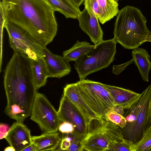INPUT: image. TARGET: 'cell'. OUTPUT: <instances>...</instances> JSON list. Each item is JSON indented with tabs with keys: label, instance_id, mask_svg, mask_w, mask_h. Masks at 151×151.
Wrapping results in <instances>:
<instances>
[{
	"label": "cell",
	"instance_id": "cell-1",
	"mask_svg": "<svg viewBox=\"0 0 151 151\" xmlns=\"http://www.w3.org/2000/svg\"><path fill=\"white\" fill-rule=\"evenodd\" d=\"M6 21L27 31L42 46L56 35L55 11L45 0H1Z\"/></svg>",
	"mask_w": 151,
	"mask_h": 151
},
{
	"label": "cell",
	"instance_id": "cell-2",
	"mask_svg": "<svg viewBox=\"0 0 151 151\" xmlns=\"http://www.w3.org/2000/svg\"><path fill=\"white\" fill-rule=\"evenodd\" d=\"M140 10L127 5L119 11L114 25L113 39L125 49H134L146 42L150 31Z\"/></svg>",
	"mask_w": 151,
	"mask_h": 151
},
{
	"label": "cell",
	"instance_id": "cell-3",
	"mask_svg": "<svg viewBox=\"0 0 151 151\" xmlns=\"http://www.w3.org/2000/svg\"><path fill=\"white\" fill-rule=\"evenodd\" d=\"M116 43L113 39L103 40L75 61L74 66L80 80L108 67L114 59Z\"/></svg>",
	"mask_w": 151,
	"mask_h": 151
},
{
	"label": "cell",
	"instance_id": "cell-4",
	"mask_svg": "<svg viewBox=\"0 0 151 151\" xmlns=\"http://www.w3.org/2000/svg\"><path fill=\"white\" fill-rule=\"evenodd\" d=\"M76 84L83 98L93 111L102 119L115 107L107 91L101 83L88 79L80 80Z\"/></svg>",
	"mask_w": 151,
	"mask_h": 151
},
{
	"label": "cell",
	"instance_id": "cell-5",
	"mask_svg": "<svg viewBox=\"0 0 151 151\" xmlns=\"http://www.w3.org/2000/svg\"><path fill=\"white\" fill-rule=\"evenodd\" d=\"M100 123L101 125L90 130L82 140V151H108L112 144L125 139L119 127L108 120Z\"/></svg>",
	"mask_w": 151,
	"mask_h": 151
},
{
	"label": "cell",
	"instance_id": "cell-6",
	"mask_svg": "<svg viewBox=\"0 0 151 151\" xmlns=\"http://www.w3.org/2000/svg\"><path fill=\"white\" fill-rule=\"evenodd\" d=\"M4 28L8 33L10 46L14 52L24 54L32 60L42 57L43 46L27 31L16 24L6 21Z\"/></svg>",
	"mask_w": 151,
	"mask_h": 151
},
{
	"label": "cell",
	"instance_id": "cell-7",
	"mask_svg": "<svg viewBox=\"0 0 151 151\" xmlns=\"http://www.w3.org/2000/svg\"><path fill=\"white\" fill-rule=\"evenodd\" d=\"M30 116L44 132L58 130L61 121L58 112L43 94L37 92Z\"/></svg>",
	"mask_w": 151,
	"mask_h": 151
},
{
	"label": "cell",
	"instance_id": "cell-8",
	"mask_svg": "<svg viewBox=\"0 0 151 151\" xmlns=\"http://www.w3.org/2000/svg\"><path fill=\"white\" fill-rule=\"evenodd\" d=\"M134 123L125 139L135 144L139 141L151 125V84L141 93Z\"/></svg>",
	"mask_w": 151,
	"mask_h": 151
},
{
	"label": "cell",
	"instance_id": "cell-9",
	"mask_svg": "<svg viewBox=\"0 0 151 151\" xmlns=\"http://www.w3.org/2000/svg\"><path fill=\"white\" fill-rule=\"evenodd\" d=\"M58 111L61 122L66 121L72 123L75 128L74 132L82 140L88 133L90 127L78 108L63 94Z\"/></svg>",
	"mask_w": 151,
	"mask_h": 151
},
{
	"label": "cell",
	"instance_id": "cell-10",
	"mask_svg": "<svg viewBox=\"0 0 151 151\" xmlns=\"http://www.w3.org/2000/svg\"><path fill=\"white\" fill-rule=\"evenodd\" d=\"M77 19L81 29L90 38L94 45L103 40V32L99 22V19L92 10L84 9L79 14Z\"/></svg>",
	"mask_w": 151,
	"mask_h": 151
},
{
	"label": "cell",
	"instance_id": "cell-11",
	"mask_svg": "<svg viewBox=\"0 0 151 151\" xmlns=\"http://www.w3.org/2000/svg\"><path fill=\"white\" fill-rule=\"evenodd\" d=\"M42 57L46 65L49 77L60 78L69 74L71 71L69 62L63 56L52 53L42 47Z\"/></svg>",
	"mask_w": 151,
	"mask_h": 151
},
{
	"label": "cell",
	"instance_id": "cell-12",
	"mask_svg": "<svg viewBox=\"0 0 151 151\" xmlns=\"http://www.w3.org/2000/svg\"><path fill=\"white\" fill-rule=\"evenodd\" d=\"M30 130L23 122L17 121L10 127L5 139L15 151H23L32 143Z\"/></svg>",
	"mask_w": 151,
	"mask_h": 151
},
{
	"label": "cell",
	"instance_id": "cell-13",
	"mask_svg": "<svg viewBox=\"0 0 151 151\" xmlns=\"http://www.w3.org/2000/svg\"><path fill=\"white\" fill-rule=\"evenodd\" d=\"M63 94L72 102L81 112L90 128L93 120L99 122L104 120L93 111L83 99L76 83L66 85L64 88Z\"/></svg>",
	"mask_w": 151,
	"mask_h": 151
},
{
	"label": "cell",
	"instance_id": "cell-14",
	"mask_svg": "<svg viewBox=\"0 0 151 151\" xmlns=\"http://www.w3.org/2000/svg\"><path fill=\"white\" fill-rule=\"evenodd\" d=\"M102 86L108 92L115 106L122 107L127 109L137 101L140 93L124 88L104 84Z\"/></svg>",
	"mask_w": 151,
	"mask_h": 151
},
{
	"label": "cell",
	"instance_id": "cell-15",
	"mask_svg": "<svg viewBox=\"0 0 151 151\" xmlns=\"http://www.w3.org/2000/svg\"><path fill=\"white\" fill-rule=\"evenodd\" d=\"M62 136L58 132H44L39 136L32 137V143L37 151H54L60 145Z\"/></svg>",
	"mask_w": 151,
	"mask_h": 151
},
{
	"label": "cell",
	"instance_id": "cell-16",
	"mask_svg": "<svg viewBox=\"0 0 151 151\" xmlns=\"http://www.w3.org/2000/svg\"><path fill=\"white\" fill-rule=\"evenodd\" d=\"M132 54V59L138 68L142 80L148 82L151 61L148 52L145 49L138 47L133 49Z\"/></svg>",
	"mask_w": 151,
	"mask_h": 151
},
{
	"label": "cell",
	"instance_id": "cell-17",
	"mask_svg": "<svg viewBox=\"0 0 151 151\" xmlns=\"http://www.w3.org/2000/svg\"><path fill=\"white\" fill-rule=\"evenodd\" d=\"M55 11L63 15L66 18L77 19L81 11L71 0H45Z\"/></svg>",
	"mask_w": 151,
	"mask_h": 151
},
{
	"label": "cell",
	"instance_id": "cell-18",
	"mask_svg": "<svg viewBox=\"0 0 151 151\" xmlns=\"http://www.w3.org/2000/svg\"><path fill=\"white\" fill-rule=\"evenodd\" d=\"M32 68L34 80L37 89L44 86L49 77L45 61L42 57L31 60Z\"/></svg>",
	"mask_w": 151,
	"mask_h": 151
},
{
	"label": "cell",
	"instance_id": "cell-19",
	"mask_svg": "<svg viewBox=\"0 0 151 151\" xmlns=\"http://www.w3.org/2000/svg\"><path fill=\"white\" fill-rule=\"evenodd\" d=\"M95 45L86 41L77 40L70 49L63 52V57L68 62L76 61L81 57L92 49Z\"/></svg>",
	"mask_w": 151,
	"mask_h": 151
},
{
	"label": "cell",
	"instance_id": "cell-20",
	"mask_svg": "<svg viewBox=\"0 0 151 151\" xmlns=\"http://www.w3.org/2000/svg\"><path fill=\"white\" fill-rule=\"evenodd\" d=\"M99 5L101 15L99 20L104 24L116 16L119 10L116 0H97Z\"/></svg>",
	"mask_w": 151,
	"mask_h": 151
},
{
	"label": "cell",
	"instance_id": "cell-21",
	"mask_svg": "<svg viewBox=\"0 0 151 151\" xmlns=\"http://www.w3.org/2000/svg\"><path fill=\"white\" fill-rule=\"evenodd\" d=\"M82 141L74 132L62 134L59 150L82 151Z\"/></svg>",
	"mask_w": 151,
	"mask_h": 151
},
{
	"label": "cell",
	"instance_id": "cell-22",
	"mask_svg": "<svg viewBox=\"0 0 151 151\" xmlns=\"http://www.w3.org/2000/svg\"><path fill=\"white\" fill-rule=\"evenodd\" d=\"M135 151H151V125L144 133L140 140L135 145Z\"/></svg>",
	"mask_w": 151,
	"mask_h": 151
},
{
	"label": "cell",
	"instance_id": "cell-23",
	"mask_svg": "<svg viewBox=\"0 0 151 151\" xmlns=\"http://www.w3.org/2000/svg\"><path fill=\"white\" fill-rule=\"evenodd\" d=\"M135 145L130 141L124 139L112 144L108 151H135Z\"/></svg>",
	"mask_w": 151,
	"mask_h": 151
},
{
	"label": "cell",
	"instance_id": "cell-24",
	"mask_svg": "<svg viewBox=\"0 0 151 151\" xmlns=\"http://www.w3.org/2000/svg\"><path fill=\"white\" fill-rule=\"evenodd\" d=\"M106 118L122 129L124 128L126 124L127 121L124 116L113 111H109L106 114Z\"/></svg>",
	"mask_w": 151,
	"mask_h": 151
},
{
	"label": "cell",
	"instance_id": "cell-25",
	"mask_svg": "<svg viewBox=\"0 0 151 151\" xmlns=\"http://www.w3.org/2000/svg\"><path fill=\"white\" fill-rule=\"evenodd\" d=\"M84 4L85 8L88 10L92 11L99 19L101 12L97 0H85Z\"/></svg>",
	"mask_w": 151,
	"mask_h": 151
},
{
	"label": "cell",
	"instance_id": "cell-26",
	"mask_svg": "<svg viewBox=\"0 0 151 151\" xmlns=\"http://www.w3.org/2000/svg\"><path fill=\"white\" fill-rule=\"evenodd\" d=\"M58 130L62 134H68L73 132L75 128L71 123L66 121L61 122Z\"/></svg>",
	"mask_w": 151,
	"mask_h": 151
},
{
	"label": "cell",
	"instance_id": "cell-27",
	"mask_svg": "<svg viewBox=\"0 0 151 151\" xmlns=\"http://www.w3.org/2000/svg\"><path fill=\"white\" fill-rule=\"evenodd\" d=\"M133 61V60L132 59L130 60L123 64L118 65H114L113 67V70L112 73L115 75H118L125 69L127 66L132 63Z\"/></svg>",
	"mask_w": 151,
	"mask_h": 151
},
{
	"label": "cell",
	"instance_id": "cell-28",
	"mask_svg": "<svg viewBox=\"0 0 151 151\" xmlns=\"http://www.w3.org/2000/svg\"><path fill=\"white\" fill-rule=\"evenodd\" d=\"M0 139L5 138L10 129V127L7 124L1 123L0 125Z\"/></svg>",
	"mask_w": 151,
	"mask_h": 151
},
{
	"label": "cell",
	"instance_id": "cell-29",
	"mask_svg": "<svg viewBox=\"0 0 151 151\" xmlns=\"http://www.w3.org/2000/svg\"><path fill=\"white\" fill-rule=\"evenodd\" d=\"M37 151V148L33 144L26 147L23 151Z\"/></svg>",
	"mask_w": 151,
	"mask_h": 151
},
{
	"label": "cell",
	"instance_id": "cell-30",
	"mask_svg": "<svg viewBox=\"0 0 151 151\" xmlns=\"http://www.w3.org/2000/svg\"><path fill=\"white\" fill-rule=\"evenodd\" d=\"M73 3L77 7H79L81 5L85 0H71Z\"/></svg>",
	"mask_w": 151,
	"mask_h": 151
},
{
	"label": "cell",
	"instance_id": "cell-31",
	"mask_svg": "<svg viewBox=\"0 0 151 151\" xmlns=\"http://www.w3.org/2000/svg\"><path fill=\"white\" fill-rule=\"evenodd\" d=\"M4 151H15L14 149L12 147L10 146L6 148L4 150Z\"/></svg>",
	"mask_w": 151,
	"mask_h": 151
},
{
	"label": "cell",
	"instance_id": "cell-32",
	"mask_svg": "<svg viewBox=\"0 0 151 151\" xmlns=\"http://www.w3.org/2000/svg\"><path fill=\"white\" fill-rule=\"evenodd\" d=\"M146 42H151V32L149 33L146 39Z\"/></svg>",
	"mask_w": 151,
	"mask_h": 151
},
{
	"label": "cell",
	"instance_id": "cell-33",
	"mask_svg": "<svg viewBox=\"0 0 151 151\" xmlns=\"http://www.w3.org/2000/svg\"></svg>",
	"mask_w": 151,
	"mask_h": 151
}]
</instances>
